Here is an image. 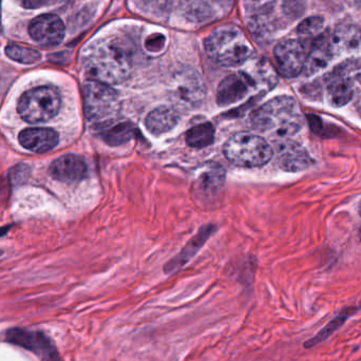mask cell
Here are the masks:
<instances>
[{
  "instance_id": "1",
  "label": "cell",
  "mask_w": 361,
  "mask_h": 361,
  "mask_svg": "<svg viewBox=\"0 0 361 361\" xmlns=\"http://www.w3.org/2000/svg\"><path fill=\"white\" fill-rule=\"evenodd\" d=\"M82 66L90 80L110 86L122 84L130 75V51L118 38L97 40L85 51Z\"/></svg>"
},
{
  "instance_id": "2",
  "label": "cell",
  "mask_w": 361,
  "mask_h": 361,
  "mask_svg": "<svg viewBox=\"0 0 361 361\" xmlns=\"http://www.w3.org/2000/svg\"><path fill=\"white\" fill-rule=\"evenodd\" d=\"M252 128L259 133H269L286 139L301 130L303 116L296 99L282 95L269 99L250 116Z\"/></svg>"
},
{
  "instance_id": "3",
  "label": "cell",
  "mask_w": 361,
  "mask_h": 361,
  "mask_svg": "<svg viewBox=\"0 0 361 361\" xmlns=\"http://www.w3.org/2000/svg\"><path fill=\"white\" fill-rule=\"evenodd\" d=\"M208 56L224 67H235L248 61L252 46L243 32L235 27H222L214 30L205 40Z\"/></svg>"
},
{
  "instance_id": "4",
  "label": "cell",
  "mask_w": 361,
  "mask_h": 361,
  "mask_svg": "<svg viewBox=\"0 0 361 361\" xmlns=\"http://www.w3.org/2000/svg\"><path fill=\"white\" fill-rule=\"evenodd\" d=\"M84 107L87 118L99 130L116 123L121 110L118 93L110 85L88 80L84 85Z\"/></svg>"
},
{
  "instance_id": "5",
  "label": "cell",
  "mask_w": 361,
  "mask_h": 361,
  "mask_svg": "<svg viewBox=\"0 0 361 361\" xmlns=\"http://www.w3.org/2000/svg\"><path fill=\"white\" fill-rule=\"evenodd\" d=\"M224 154L235 166L256 169L271 160L274 150L263 137L254 133H239L229 137L225 143Z\"/></svg>"
},
{
  "instance_id": "6",
  "label": "cell",
  "mask_w": 361,
  "mask_h": 361,
  "mask_svg": "<svg viewBox=\"0 0 361 361\" xmlns=\"http://www.w3.org/2000/svg\"><path fill=\"white\" fill-rule=\"evenodd\" d=\"M59 91L51 86L36 87L21 95L17 105L19 116L30 124H40L52 120L61 109Z\"/></svg>"
},
{
  "instance_id": "7",
  "label": "cell",
  "mask_w": 361,
  "mask_h": 361,
  "mask_svg": "<svg viewBox=\"0 0 361 361\" xmlns=\"http://www.w3.org/2000/svg\"><path fill=\"white\" fill-rule=\"evenodd\" d=\"M280 73L286 78H296L305 70L307 52L300 40L286 39L274 50Z\"/></svg>"
},
{
  "instance_id": "8",
  "label": "cell",
  "mask_w": 361,
  "mask_h": 361,
  "mask_svg": "<svg viewBox=\"0 0 361 361\" xmlns=\"http://www.w3.org/2000/svg\"><path fill=\"white\" fill-rule=\"evenodd\" d=\"M6 341L13 345L25 348L39 356L42 361H61L59 352L48 337L40 332H31L23 329H12L6 333Z\"/></svg>"
},
{
  "instance_id": "9",
  "label": "cell",
  "mask_w": 361,
  "mask_h": 361,
  "mask_svg": "<svg viewBox=\"0 0 361 361\" xmlns=\"http://www.w3.org/2000/svg\"><path fill=\"white\" fill-rule=\"evenodd\" d=\"M173 95L187 105H197L205 97V85L199 73L191 69H182L171 78Z\"/></svg>"
},
{
  "instance_id": "10",
  "label": "cell",
  "mask_w": 361,
  "mask_h": 361,
  "mask_svg": "<svg viewBox=\"0 0 361 361\" xmlns=\"http://www.w3.org/2000/svg\"><path fill=\"white\" fill-rule=\"evenodd\" d=\"M225 175L226 173L221 165L206 163L195 173L192 184L193 195L202 201L214 199L224 185Z\"/></svg>"
},
{
  "instance_id": "11",
  "label": "cell",
  "mask_w": 361,
  "mask_h": 361,
  "mask_svg": "<svg viewBox=\"0 0 361 361\" xmlns=\"http://www.w3.org/2000/svg\"><path fill=\"white\" fill-rule=\"evenodd\" d=\"M276 161L282 171L299 173L312 165L311 157L297 142L281 139L275 143Z\"/></svg>"
},
{
  "instance_id": "12",
  "label": "cell",
  "mask_w": 361,
  "mask_h": 361,
  "mask_svg": "<svg viewBox=\"0 0 361 361\" xmlns=\"http://www.w3.org/2000/svg\"><path fill=\"white\" fill-rule=\"evenodd\" d=\"M29 33L37 44L54 47L61 44L65 37V25L57 15L42 14L31 21Z\"/></svg>"
},
{
  "instance_id": "13",
  "label": "cell",
  "mask_w": 361,
  "mask_h": 361,
  "mask_svg": "<svg viewBox=\"0 0 361 361\" xmlns=\"http://www.w3.org/2000/svg\"><path fill=\"white\" fill-rule=\"evenodd\" d=\"M49 171L53 179L65 183H76L87 177L88 167L82 157L66 154L56 159L51 164Z\"/></svg>"
},
{
  "instance_id": "14",
  "label": "cell",
  "mask_w": 361,
  "mask_h": 361,
  "mask_svg": "<svg viewBox=\"0 0 361 361\" xmlns=\"http://www.w3.org/2000/svg\"><path fill=\"white\" fill-rule=\"evenodd\" d=\"M252 88L254 90L252 82L243 72L231 74L219 85L216 102L220 106L233 105L247 97Z\"/></svg>"
},
{
  "instance_id": "15",
  "label": "cell",
  "mask_w": 361,
  "mask_h": 361,
  "mask_svg": "<svg viewBox=\"0 0 361 361\" xmlns=\"http://www.w3.org/2000/svg\"><path fill=\"white\" fill-rule=\"evenodd\" d=\"M333 56L334 53L331 46V33L326 30L312 42L311 51L307 54L303 71L307 76L314 75L324 69L332 61Z\"/></svg>"
},
{
  "instance_id": "16",
  "label": "cell",
  "mask_w": 361,
  "mask_h": 361,
  "mask_svg": "<svg viewBox=\"0 0 361 361\" xmlns=\"http://www.w3.org/2000/svg\"><path fill=\"white\" fill-rule=\"evenodd\" d=\"M19 143L34 154H46L56 147L59 133L50 128H27L21 131Z\"/></svg>"
},
{
  "instance_id": "17",
  "label": "cell",
  "mask_w": 361,
  "mask_h": 361,
  "mask_svg": "<svg viewBox=\"0 0 361 361\" xmlns=\"http://www.w3.org/2000/svg\"><path fill=\"white\" fill-rule=\"evenodd\" d=\"M244 74L252 82L254 90L267 93L271 91L278 82V74L271 63L265 59L254 61L244 70Z\"/></svg>"
},
{
  "instance_id": "18",
  "label": "cell",
  "mask_w": 361,
  "mask_h": 361,
  "mask_svg": "<svg viewBox=\"0 0 361 361\" xmlns=\"http://www.w3.org/2000/svg\"><path fill=\"white\" fill-rule=\"evenodd\" d=\"M331 46L335 54H348L361 48V30L355 25H341L331 34Z\"/></svg>"
},
{
  "instance_id": "19",
  "label": "cell",
  "mask_w": 361,
  "mask_h": 361,
  "mask_svg": "<svg viewBox=\"0 0 361 361\" xmlns=\"http://www.w3.org/2000/svg\"><path fill=\"white\" fill-rule=\"evenodd\" d=\"M328 93L331 103L337 107L347 105L354 95L353 82L347 71L336 70L331 75L328 84Z\"/></svg>"
},
{
  "instance_id": "20",
  "label": "cell",
  "mask_w": 361,
  "mask_h": 361,
  "mask_svg": "<svg viewBox=\"0 0 361 361\" xmlns=\"http://www.w3.org/2000/svg\"><path fill=\"white\" fill-rule=\"evenodd\" d=\"M179 114L177 110L167 106L152 110L146 118V127L150 133L161 135L173 130L179 123Z\"/></svg>"
},
{
  "instance_id": "21",
  "label": "cell",
  "mask_w": 361,
  "mask_h": 361,
  "mask_svg": "<svg viewBox=\"0 0 361 361\" xmlns=\"http://www.w3.org/2000/svg\"><path fill=\"white\" fill-rule=\"evenodd\" d=\"M212 231H214L212 226H205L202 228L200 233L187 244L183 252H180V255H178L173 260H171L166 265L165 271L166 273H173V271H178L180 267H184V264H186L195 256V252L200 250V247L205 243L206 240L212 235Z\"/></svg>"
},
{
  "instance_id": "22",
  "label": "cell",
  "mask_w": 361,
  "mask_h": 361,
  "mask_svg": "<svg viewBox=\"0 0 361 361\" xmlns=\"http://www.w3.org/2000/svg\"><path fill=\"white\" fill-rule=\"evenodd\" d=\"M233 0H197L191 6L197 20L222 17L233 8Z\"/></svg>"
},
{
  "instance_id": "23",
  "label": "cell",
  "mask_w": 361,
  "mask_h": 361,
  "mask_svg": "<svg viewBox=\"0 0 361 361\" xmlns=\"http://www.w3.org/2000/svg\"><path fill=\"white\" fill-rule=\"evenodd\" d=\"M135 130L137 129L131 123H118L102 129V137L108 145L121 146L135 137Z\"/></svg>"
},
{
  "instance_id": "24",
  "label": "cell",
  "mask_w": 361,
  "mask_h": 361,
  "mask_svg": "<svg viewBox=\"0 0 361 361\" xmlns=\"http://www.w3.org/2000/svg\"><path fill=\"white\" fill-rule=\"evenodd\" d=\"M187 145L192 148H205L214 141V128L210 123L197 125L189 129L185 135Z\"/></svg>"
},
{
  "instance_id": "25",
  "label": "cell",
  "mask_w": 361,
  "mask_h": 361,
  "mask_svg": "<svg viewBox=\"0 0 361 361\" xmlns=\"http://www.w3.org/2000/svg\"><path fill=\"white\" fill-rule=\"evenodd\" d=\"M6 54L12 61L23 65H32L42 59V54L35 49L19 46V44H8L6 48Z\"/></svg>"
},
{
  "instance_id": "26",
  "label": "cell",
  "mask_w": 361,
  "mask_h": 361,
  "mask_svg": "<svg viewBox=\"0 0 361 361\" xmlns=\"http://www.w3.org/2000/svg\"><path fill=\"white\" fill-rule=\"evenodd\" d=\"M324 25V19L322 17L314 16L305 19L297 29L300 42L303 44V42L315 39L318 35L322 33Z\"/></svg>"
},
{
  "instance_id": "27",
  "label": "cell",
  "mask_w": 361,
  "mask_h": 361,
  "mask_svg": "<svg viewBox=\"0 0 361 361\" xmlns=\"http://www.w3.org/2000/svg\"><path fill=\"white\" fill-rule=\"evenodd\" d=\"M354 311H355L354 309H351L350 311H345L343 313H341V315L334 318V319H333L332 322H331L330 324H329L328 326L322 331V332L318 333L313 339L305 343V348L315 347L318 343H322V341L328 339L329 337L335 332V331L338 330V329L341 328L345 322H347L348 318L354 313Z\"/></svg>"
},
{
  "instance_id": "28",
  "label": "cell",
  "mask_w": 361,
  "mask_h": 361,
  "mask_svg": "<svg viewBox=\"0 0 361 361\" xmlns=\"http://www.w3.org/2000/svg\"><path fill=\"white\" fill-rule=\"evenodd\" d=\"M275 0H244L248 14L255 18L265 17L271 12Z\"/></svg>"
},
{
  "instance_id": "29",
  "label": "cell",
  "mask_w": 361,
  "mask_h": 361,
  "mask_svg": "<svg viewBox=\"0 0 361 361\" xmlns=\"http://www.w3.org/2000/svg\"><path fill=\"white\" fill-rule=\"evenodd\" d=\"M307 8L305 0H284L283 12L286 16L292 19H297L305 14Z\"/></svg>"
},
{
  "instance_id": "30",
  "label": "cell",
  "mask_w": 361,
  "mask_h": 361,
  "mask_svg": "<svg viewBox=\"0 0 361 361\" xmlns=\"http://www.w3.org/2000/svg\"><path fill=\"white\" fill-rule=\"evenodd\" d=\"M31 176V169L27 164H18L13 167L8 173L11 183L13 185L23 184Z\"/></svg>"
},
{
  "instance_id": "31",
  "label": "cell",
  "mask_w": 361,
  "mask_h": 361,
  "mask_svg": "<svg viewBox=\"0 0 361 361\" xmlns=\"http://www.w3.org/2000/svg\"><path fill=\"white\" fill-rule=\"evenodd\" d=\"M15 1L25 8H38L46 4V0H15Z\"/></svg>"
},
{
  "instance_id": "32",
  "label": "cell",
  "mask_w": 361,
  "mask_h": 361,
  "mask_svg": "<svg viewBox=\"0 0 361 361\" xmlns=\"http://www.w3.org/2000/svg\"><path fill=\"white\" fill-rule=\"evenodd\" d=\"M307 120H309L310 125H311V128L313 129V131L320 133L322 125V120L316 116H307Z\"/></svg>"
},
{
  "instance_id": "33",
  "label": "cell",
  "mask_w": 361,
  "mask_h": 361,
  "mask_svg": "<svg viewBox=\"0 0 361 361\" xmlns=\"http://www.w3.org/2000/svg\"><path fill=\"white\" fill-rule=\"evenodd\" d=\"M8 229H10V226L2 227V228H0V237H1V235H6V233H8Z\"/></svg>"
},
{
  "instance_id": "34",
  "label": "cell",
  "mask_w": 361,
  "mask_h": 361,
  "mask_svg": "<svg viewBox=\"0 0 361 361\" xmlns=\"http://www.w3.org/2000/svg\"><path fill=\"white\" fill-rule=\"evenodd\" d=\"M356 78H357V80L360 82L361 85V67L360 68V70H358L357 75H356Z\"/></svg>"
},
{
  "instance_id": "35",
  "label": "cell",
  "mask_w": 361,
  "mask_h": 361,
  "mask_svg": "<svg viewBox=\"0 0 361 361\" xmlns=\"http://www.w3.org/2000/svg\"><path fill=\"white\" fill-rule=\"evenodd\" d=\"M350 2H352V4H357L358 1H360V0H349Z\"/></svg>"
},
{
  "instance_id": "36",
  "label": "cell",
  "mask_w": 361,
  "mask_h": 361,
  "mask_svg": "<svg viewBox=\"0 0 361 361\" xmlns=\"http://www.w3.org/2000/svg\"><path fill=\"white\" fill-rule=\"evenodd\" d=\"M360 216H361V203H360Z\"/></svg>"
},
{
  "instance_id": "37",
  "label": "cell",
  "mask_w": 361,
  "mask_h": 361,
  "mask_svg": "<svg viewBox=\"0 0 361 361\" xmlns=\"http://www.w3.org/2000/svg\"><path fill=\"white\" fill-rule=\"evenodd\" d=\"M360 240H361V228H360Z\"/></svg>"
},
{
  "instance_id": "38",
  "label": "cell",
  "mask_w": 361,
  "mask_h": 361,
  "mask_svg": "<svg viewBox=\"0 0 361 361\" xmlns=\"http://www.w3.org/2000/svg\"><path fill=\"white\" fill-rule=\"evenodd\" d=\"M1 254H2V252H0V255H1Z\"/></svg>"
}]
</instances>
